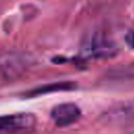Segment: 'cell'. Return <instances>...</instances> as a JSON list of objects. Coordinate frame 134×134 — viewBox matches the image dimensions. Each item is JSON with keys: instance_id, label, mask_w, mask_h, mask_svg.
<instances>
[{"instance_id": "1", "label": "cell", "mask_w": 134, "mask_h": 134, "mask_svg": "<svg viewBox=\"0 0 134 134\" xmlns=\"http://www.w3.org/2000/svg\"><path fill=\"white\" fill-rule=\"evenodd\" d=\"M28 66V59L21 53L5 52L0 55V79H14Z\"/></svg>"}, {"instance_id": "2", "label": "cell", "mask_w": 134, "mask_h": 134, "mask_svg": "<svg viewBox=\"0 0 134 134\" xmlns=\"http://www.w3.org/2000/svg\"><path fill=\"white\" fill-rule=\"evenodd\" d=\"M100 119L110 125H126L134 122V99L110 108L103 113Z\"/></svg>"}, {"instance_id": "3", "label": "cell", "mask_w": 134, "mask_h": 134, "mask_svg": "<svg viewBox=\"0 0 134 134\" xmlns=\"http://www.w3.org/2000/svg\"><path fill=\"white\" fill-rule=\"evenodd\" d=\"M36 125V116L31 113H15L0 116V133L29 130Z\"/></svg>"}, {"instance_id": "4", "label": "cell", "mask_w": 134, "mask_h": 134, "mask_svg": "<svg viewBox=\"0 0 134 134\" xmlns=\"http://www.w3.org/2000/svg\"><path fill=\"white\" fill-rule=\"evenodd\" d=\"M50 116L58 127H66L80 118L81 110L73 103L60 104L51 110Z\"/></svg>"}, {"instance_id": "5", "label": "cell", "mask_w": 134, "mask_h": 134, "mask_svg": "<svg viewBox=\"0 0 134 134\" xmlns=\"http://www.w3.org/2000/svg\"><path fill=\"white\" fill-rule=\"evenodd\" d=\"M117 50L116 45L112 41L100 35H95L93 38H91L87 45L88 54L96 59L112 58L117 53Z\"/></svg>"}, {"instance_id": "6", "label": "cell", "mask_w": 134, "mask_h": 134, "mask_svg": "<svg viewBox=\"0 0 134 134\" xmlns=\"http://www.w3.org/2000/svg\"><path fill=\"white\" fill-rule=\"evenodd\" d=\"M109 76L112 81L134 83V65L122 66L119 68L113 69L109 74Z\"/></svg>"}, {"instance_id": "7", "label": "cell", "mask_w": 134, "mask_h": 134, "mask_svg": "<svg viewBox=\"0 0 134 134\" xmlns=\"http://www.w3.org/2000/svg\"><path fill=\"white\" fill-rule=\"evenodd\" d=\"M74 85L73 83L69 82H63V83H54V84H49L45 86H41L39 88H36L31 90L28 94L29 95H40V94H45L53 91H61V90H70L73 89Z\"/></svg>"}, {"instance_id": "8", "label": "cell", "mask_w": 134, "mask_h": 134, "mask_svg": "<svg viewBox=\"0 0 134 134\" xmlns=\"http://www.w3.org/2000/svg\"><path fill=\"white\" fill-rule=\"evenodd\" d=\"M125 41H126V43H127L131 48L134 49V30L128 31V34H127L126 37H125Z\"/></svg>"}]
</instances>
